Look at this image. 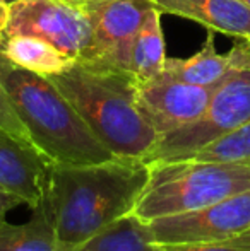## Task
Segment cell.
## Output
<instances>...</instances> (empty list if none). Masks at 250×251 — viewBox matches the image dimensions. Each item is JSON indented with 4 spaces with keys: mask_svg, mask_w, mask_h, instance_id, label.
Wrapping results in <instances>:
<instances>
[{
    "mask_svg": "<svg viewBox=\"0 0 250 251\" xmlns=\"http://www.w3.org/2000/svg\"><path fill=\"white\" fill-rule=\"evenodd\" d=\"M147 179L149 166L142 159L50 164L47 199L57 236L55 251H77L132 214Z\"/></svg>",
    "mask_w": 250,
    "mask_h": 251,
    "instance_id": "1",
    "label": "cell"
},
{
    "mask_svg": "<svg viewBox=\"0 0 250 251\" xmlns=\"http://www.w3.org/2000/svg\"><path fill=\"white\" fill-rule=\"evenodd\" d=\"M115 157L146 159L158 133L137 106V79L117 67L76 62L48 77Z\"/></svg>",
    "mask_w": 250,
    "mask_h": 251,
    "instance_id": "2",
    "label": "cell"
},
{
    "mask_svg": "<svg viewBox=\"0 0 250 251\" xmlns=\"http://www.w3.org/2000/svg\"><path fill=\"white\" fill-rule=\"evenodd\" d=\"M0 84L31 142L52 164H93L115 157L48 77L16 65L2 50Z\"/></svg>",
    "mask_w": 250,
    "mask_h": 251,
    "instance_id": "3",
    "label": "cell"
},
{
    "mask_svg": "<svg viewBox=\"0 0 250 251\" xmlns=\"http://www.w3.org/2000/svg\"><path fill=\"white\" fill-rule=\"evenodd\" d=\"M149 179L132 214L149 222L216 203L250 190V161L199 159L149 162Z\"/></svg>",
    "mask_w": 250,
    "mask_h": 251,
    "instance_id": "4",
    "label": "cell"
},
{
    "mask_svg": "<svg viewBox=\"0 0 250 251\" xmlns=\"http://www.w3.org/2000/svg\"><path fill=\"white\" fill-rule=\"evenodd\" d=\"M250 122V69L233 74L213 91L200 118L158 139L144 161H177Z\"/></svg>",
    "mask_w": 250,
    "mask_h": 251,
    "instance_id": "5",
    "label": "cell"
},
{
    "mask_svg": "<svg viewBox=\"0 0 250 251\" xmlns=\"http://www.w3.org/2000/svg\"><path fill=\"white\" fill-rule=\"evenodd\" d=\"M79 7L91 26L89 50L79 62L130 72L134 41L156 5L151 0H91Z\"/></svg>",
    "mask_w": 250,
    "mask_h": 251,
    "instance_id": "6",
    "label": "cell"
},
{
    "mask_svg": "<svg viewBox=\"0 0 250 251\" xmlns=\"http://www.w3.org/2000/svg\"><path fill=\"white\" fill-rule=\"evenodd\" d=\"M28 34L48 41L76 62L86 56L91 26L84 10L65 0H17L10 5L5 36Z\"/></svg>",
    "mask_w": 250,
    "mask_h": 251,
    "instance_id": "7",
    "label": "cell"
},
{
    "mask_svg": "<svg viewBox=\"0 0 250 251\" xmlns=\"http://www.w3.org/2000/svg\"><path fill=\"white\" fill-rule=\"evenodd\" d=\"M154 243H207L250 231V190L207 207L147 222Z\"/></svg>",
    "mask_w": 250,
    "mask_h": 251,
    "instance_id": "8",
    "label": "cell"
},
{
    "mask_svg": "<svg viewBox=\"0 0 250 251\" xmlns=\"http://www.w3.org/2000/svg\"><path fill=\"white\" fill-rule=\"evenodd\" d=\"M213 91L160 74L156 79L137 86V106L158 137H163L200 118Z\"/></svg>",
    "mask_w": 250,
    "mask_h": 251,
    "instance_id": "9",
    "label": "cell"
},
{
    "mask_svg": "<svg viewBox=\"0 0 250 251\" xmlns=\"http://www.w3.org/2000/svg\"><path fill=\"white\" fill-rule=\"evenodd\" d=\"M52 162L36 146L0 126V188L34 208L47 193Z\"/></svg>",
    "mask_w": 250,
    "mask_h": 251,
    "instance_id": "10",
    "label": "cell"
},
{
    "mask_svg": "<svg viewBox=\"0 0 250 251\" xmlns=\"http://www.w3.org/2000/svg\"><path fill=\"white\" fill-rule=\"evenodd\" d=\"M250 69V41L240 40L228 53H218L214 31H207L202 48L189 58H167L161 74L187 84L216 89L233 74Z\"/></svg>",
    "mask_w": 250,
    "mask_h": 251,
    "instance_id": "11",
    "label": "cell"
},
{
    "mask_svg": "<svg viewBox=\"0 0 250 251\" xmlns=\"http://www.w3.org/2000/svg\"><path fill=\"white\" fill-rule=\"evenodd\" d=\"M161 14L185 17L207 31L250 41V9L240 0H151Z\"/></svg>",
    "mask_w": 250,
    "mask_h": 251,
    "instance_id": "12",
    "label": "cell"
},
{
    "mask_svg": "<svg viewBox=\"0 0 250 251\" xmlns=\"http://www.w3.org/2000/svg\"><path fill=\"white\" fill-rule=\"evenodd\" d=\"M0 50L16 65L34 72L41 77H54L63 74L76 63L48 41L28 34L5 36L0 41Z\"/></svg>",
    "mask_w": 250,
    "mask_h": 251,
    "instance_id": "13",
    "label": "cell"
},
{
    "mask_svg": "<svg viewBox=\"0 0 250 251\" xmlns=\"http://www.w3.org/2000/svg\"><path fill=\"white\" fill-rule=\"evenodd\" d=\"M57 236L47 193L31 208L29 221L10 224L0 221V251H55Z\"/></svg>",
    "mask_w": 250,
    "mask_h": 251,
    "instance_id": "14",
    "label": "cell"
},
{
    "mask_svg": "<svg viewBox=\"0 0 250 251\" xmlns=\"http://www.w3.org/2000/svg\"><path fill=\"white\" fill-rule=\"evenodd\" d=\"M161 16L158 9L147 16L134 41L132 56H130V74L139 84H146L156 79L165 70L167 63V47L161 29Z\"/></svg>",
    "mask_w": 250,
    "mask_h": 251,
    "instance_id": "15",
    "label": "cell"
},
{
    "mask_svg": "<svg viewBox=\"0 0 250 251\" xmlns=\"http://www.w3.org/2000/svg\"><path fill=\"white\" fill-rule=\"evenodd\" d=\"M77 251H156V243L147 222L129 214L89 239Z\"/></svg>",
    "mask_w": 250,
    "mask_h": 251,
    "instance_id": "16",
    "label": "cell"
},
{
    "mask_svg": "<svg viewBox=\"0 0 250 251\" xmlns=\"http://www.w3.org/2000/svg\"><path fill=\"white\" fill-rule=\"evenodd\" d=\"M199 161L244 162L250 161V122L235 128L233 132L207 144L195 154L190 155ZM187 159V157H185Z\"/></svg>",
    "mask_w": 250,
    "mask_h": 251,
    "instance_id": "17",
    "label": "cell"
},
{
    "mask_svg": "<svg viewBox=\"0 0 250 251\" xmlns=\"http://www.w3.org/2000/svg\"><path fill=\"white\" fill-rule=\"evenodd\" d=\"M156 251H250V231L237 238L207 243H156Z\"/></svg>",
    "mask_w": 250,
    "mask_h": 251,
    "instance_id": "18",
    "label": "cell"
},
{
    "mask_svg": "<svg viewBox=\"0 0 250 251\" xmlns=\"http://www.w3.org/2000/svg\"><path fill=\"white\" fill-rule=\"evenodd\" d=\"M0 126L5 128L7 132H10L12 135H16L17 139L31 142L29 133H28L26 126H24L23 122L19 120L17 113L14 111L12 104H10V101H9V96H7V93L2 87V84H0Z\"/></svg>",
    "mask_w": 250,
    "mask_h": 251,
    "instance_id": "19",
    "label": "cell"
},
{
    "mask_svg": "<svg viewBox=\"0 0 250 251\" xmlns=\"http://www.w3.org/2000/svg\"><path fill=\"white\" fill-rule=\"evenodd\" d=\"M19 205H24L19 197L12 195V193L7 192V190L0 188V221H5L7 214H9L10 210H14L16 207H19Z\"/></svg>",
    "mask_w": 250,
    "mask_h": 251,
    "instance_id": "20",
    "label": "cell"
},
{
    "mask_svg": "<svg viewBox=\"0 0 250 251\" xmlns=\"http://www.w3.org/2000/svg\"><path fill=\"white\" fill-rule=\"evenodd\" d=\"M9 12H10V5L5 0H0V41H2L7 23H9Z\"/></svg>",
    "mask_w": 250,
    "mask_h": 251,
    "instance_id": "21",
    "label": "cell"
},
{
    "mask_svg": "<svg viewBox=\"0 0 250 251\" xmlns=\"http://www.w3.org/2000/svg\"><path fill=\"white\" fill-rule=\"evenodd\" d=\"M65 2L76 3V5H83V3H87V2H91V0H65Z\"/></svg>",
    "mask_w": 250,
    "mask_h": 251,
    "instance_id": "22",
    "label": "cell"
},
{
    "mask_svg": "<svg viewBox=\"0 0 250 251\" xmlns=\"http://www.w3.org/2000/svg\"><path fill=\"white\" fill-rule=\"evenodd\" d=\"M240 2H244V3H245V5H247V7H249V9H250V0H240Z\"/></svg>",
    "mask_w": 250,
    "mask_h": 251,
    "instance_id": "23",
    "label": "cell"
},
{
    "mask_svg": "<svg viewBox=\"0 0 250 251\" xmlns=\"http://www.w3.org/2000/svg\"><path fill=\"white\" fill-rule=\"evenodd\" d=\"M5 2L9 3V5H12V3H14V2H17V0H5Z\"/></svg>",
    "mask_w": 250,
    "mask_h": 251,
    "instance_id": "24",
    "label": "cell"
}]
</instances>
